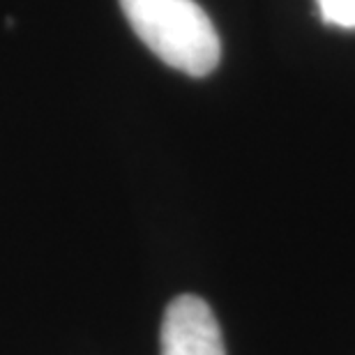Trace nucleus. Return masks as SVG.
<instances>
[{
	"label": "nucleus",
	"instance_id": "obj_3",
	"mask_svg": "<svg viewBox=\"0 0 355 355\" xmlns=\"http://www.w3.org/2000/svg\"><path fill=\"white\" fill-rule=\"evenodd\" d=\"M325 24L337 28H355V0H316Z\"/></svg>",
	"mask_w": 355,
	"mask_h": 355
},
{
	"label": "nucleus",
	"instance_id": "obj_1",
	"mask_svg": "<svg viewBox=\"0 0 355 355\" xmlns=\"http://www.w3.org/2000/svg\"><path fill=\"white\" fill-rule=\"evenodd\" d=\"M139 40L168 67L208 76L222 60V42L205 10L194 0H118Z\"/></svg>",
	"mask_w": 355,
	"mask_h": 355
},
{
	"label": "nucleus",
	"instance_id": "obj_2",
	"mask_svg": "<svg viewBox=\"0 0 355 355\" xmlns=\"http://www.w3.org/2000/svg\"><path fill=\"white\" fill-rule=\"evenodd\" d=\"M162 355H226L222 330L203 297L171 300L162 321Z\"/></svg>",
	"mask_w": 355,
	"mask_h": 355
}]
</instances>
